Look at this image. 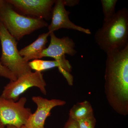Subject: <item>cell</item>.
<instances>
[{
    "instance_id": "6da1fadb",
    "label": "cell",
    "mask_w": 128,
    "mask_h": 128,
    "mask_svg": "<svg viewBox=\"0 0 128 128\" xmlns=\"http://www.w3.org/2000/svg\"><path fill=\"white\" fill-rule=\"evenodd\" d=\"M104 89L106 98L116 112L128 114V46L107 53Z\"/></svg>"
},
{
    "instance_id": "7a4b0ae2",
    "label": "cell",
    "mask_w": 128,
    "mask_h": 128,
    "mask_svg": "<svg viewBox=\"0 0 128 128\" xmlns=\"http://www.w3.org/2000/svg\"><path fill=\"white\" fill-rule=\"evenodd\" d=\"M94 38L97 44L106 54L121 50L128 46V10L126 8L116 12L110 20L96 32Z\"/></svg>"
},
{
    "instance_id": "3957f363",
    "label": "cell",
    "mask_w": 128,
    "mask_h": 128,
    "mask_svg": "<svg viewBox=\"0 0 128 128\" xmlns=\"http://www.w3.org/2000/svg\"><path fill=\"white\" fill-rule=\"evenodd\" d=\"M0 22L17 41L25 35L48 26L43 19L26 16L18 13L7 0H0Z\"/></svg>"
},
{
    "instance_id": "277c9868",
    "label": "cell",
    "mask_w": 128,
    "mask_h": 128,
    "mask_svg": "<svg viewBox=\"0 0 128 128\" xmlns=\"http://www.w3.org/2000/svg\"><path fill=\"white\" fill-rule=\"evenodd\" d=\"M0 40L2 48L0 64L8 69L17 78L32 71L28 62L19 54L17 41L0 22Z\"/></svg>"
},
{
    "instance_id": "5b68a950",
    "label": "cell",
    "mask_w": 128,
    "mask_h": 128,
    "mask_svg": "<svg viewBox=\"0 0 128 128\" xmlns=\"http://www.w3.org/2000/svg\"><path fill=\"white\" fill-rule=\"evenodd\" d=\"M46 86L41 72L32 71L19 76L16 80H10L4 87L1 96L8 100L17 102L21 94L32 87L38 88L43 94L46 95Z\"/></svg>"
},
{
    "instance_id": "8992f818",
    "label": "cell",
    "mask_w": 128,
    "mask_h": 128,
    "mask_svg": "<svg viewBox=\"0 0 128 128\" xmlns=\"http://www.w3.org/2000/svg\"><path fill=\"white\" fill-rule=\"evenodd\" d=\"M27 98L22 97L17 102L8 100L0 96V122L21 128L32 114L31 110L25 107Z\"/></svg>"
},
{
    "instance_id": "52a82bcc",
    "label": "cell",
    "mask_w": 128,
    "mask_h": 128,
    "mask_svg": "<svg viewBox=\"0 0 128 128\" xmlns=\"http://www.w3.org/2000/svg\"><path fill=\"white\" fill-rule=\"evenodd\" d=\"M50 42L41 54V58L50 57L62 64L64 70L70 73L72 67L70 62L66 58V54L74 56L77 53L75 49V43L73 40L68 36L61 38H57L54 32L50 33Z\"/></svg>"
},
{
    "instance_id": "ba28073f",
    "label": "cell",
    "mask_w": 128,
    "mask_h": 128,
    "mask_svg": "<svg viewBox=\"0 0 128 128\" xmlns=\"http://www.w3.org/2000/svg\"><path fill=\"white\" fill-rule=\"evenodd\" d=\"M18 13L29 17L49 20L56 0H7Z\"/></svg>"
},
{
    "instance_id": "9c48e42d",
    "label": "cell",
    "mask_w": 128,
    "mask_h": 128,
    "mask_svg": "<svg viewBox=\"0 0 128 128\" xmlns=\"http://www.w3.org/2000/svg\"><path fill=\"white\" fill-rule=\"evenodd\" d=\"M32 100L36 104V112L32 114L26 123L21 128H45L46 118L50 115V111L57 106L65 105V101L57 99L48 100L40 96H34Z\"/></svg>"
},
{
    "instance_id": "30bf717a",
    "label": "cell",
    "mask_w": 128,
    "mask_h": 128,
    "mask_svg": "<svg viewBox=\"0 0 128 128\" xmlns=\"http://www.w3.org/2000/svg\"><path fill=\"white\" fill-rule=\"evenodd\" d=\"M70 12L65 8L64 0H56L53 7L51 22L48 26L50 33L60 28L76 30L88 34H91L90 30L76 25L70 20L69 18Z\"/></svg>"
},
{
    "instance_id": "8fae6325",
    "label": "cell",
    "mask_w": 128,
    "mask_h": 128,
    "mask_svg": "<svg viewBox=\"0 0 128 128\" xmlns=\"http://www.w3.org/2000/svg\"><path fill=\"white\" fill-rule=\"evenodd\" d=\"M50 34L48 32L40 34L33 42L19 50V54L25 61L28 62L30 60L41 58V54L46 48Z\"/></svg>"
},
{
    "instance_id": "7c38bea8",
    "label": "cell",
    "mask_w": 128,
    "mask_h": 128,
    "mask_svg": "<svg viewBox=\"0 0 128 128\" xmlns=\"http://www.w3.org/2000/svg\"><path fill=\"white\" fill-rule=\"evenodd\" d=\"M69 115V118L77 121L94 116L92 105L87 101L74 104L70 110Z\"/></svg>"
},
{
    "instance_id": "4fadbf2b",
    "label": "cell",
    "mask_w": 128,
    "mask_h": 128,
    "mask_svg": "<svg viewBox=\"0 0 128 128\" xmlns=\"http://www.w3.org/2000/svg\"><path fill=\"white\" fill-rule=\"evenodd\" d=\"M28 64L31 70L35 71L42 72L52 68L57 67L60 72L64 77L68 76L70 74L64 70L62 64L56 60H45L39 59L34 60L28 62Z\"/></svg>"
},
{
    "instance_id": "5bb4252c",
    "label": "cell",
    "mask_w": 128,
    "mask_h": 128,
    "mask_svg": "<svg viewBox=\"0 0 128 128\" xmlns=\"http://www.w3.org/2000/svg\"><path fill=\"white\" fill-rule=\"evenodd\" d=\"M117 2V0H101L104 22L110 20L115 15V6Z\"/></svg>"
},
{
    "instance_id": "9a60e30c",
    "label": "cell",
    "mask_w": 128,
    "mask_h": 128,
    "mask_svg": "<svg viewBox=\"0 0 128 128\" xmlns=\"http://www.w3.org/2000/svg\"><path fill=\"white\" fill-rule=\"evenodd\" d=\"M80 128H95L96 119L94 116L78 121Z\"/></svg>"
},
{
    "instance_id": "2e32d148",
    "label": "cell",
    "mask_w": 128,
    "mask_h": 128,
    "mask_svg": "<svg viewBox=\"0 0 128 128\" xmlns=\"http://www.w3.org/2000/svg\"><path fill=\"white\" fill-rule=\"evenodd\" d=\"M0 76L7 78L11 81H15L17 79L8 69L1 64H0Z\"/></svg>"
},
{
    "instance_id": "e0dca14e",
    "label": "cell",
    "mask_w": 128,
    "mask_h": 128,
    "mask_svg": "<svg viewBox=\"0 0 128 128\" xmlns=\"http://www.w3.org/2000/svg\"><path fill=\"white\" fill-rule=\"evenodd\" d=\"M64 128H80V127L78 121L69 118Z\"/></svg>"
},
{
    "instance_id": "ac0fdd59",
    "label": "cell",
    "mask_w": 128,
    "mask_h": 128,
    "mask_svg": "<svg viewBox=\"0 0 128 128\" xmlns=\"http://www.w3.org/2000/svg\"><path fill=\"white\" fill-rule=\"evenodd\" d=\"M65 6H67L69 7H73L78 5L80 2L79 0H64Z\"/></svg>"
},
{
    "instance_id": "d6986e66",
    "label": "cell",
    "mask_w": 128,
    "mask_h": 128,
    "mask_svg": "<svg viewBox=\"0 0 128 128\" xmlns=\"http://www.w3.org/2000/svg\"><path fill=\"white\" fill-rule=\"evenodd\" d=\"M6 126V128H17L16 126L12 125H8Z\"/></svg>"
},
{
    "instance_id": "ffe728a7",
    "label": "cell",
    "mask_w": 128,
    "mask_h": 128,
    "mask_svg": "<svg viewBox=\"0 0 128 128\" xmlns=\"http://www.w3.org/2000/svg\"><path fill=\"white\" fill-rule=\"evenodd\" d=\"M5 127L6 126L5 125H3V124L0 122V128H6Z\"/></svg>"
}]
</instances>
